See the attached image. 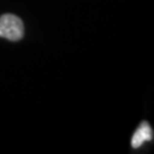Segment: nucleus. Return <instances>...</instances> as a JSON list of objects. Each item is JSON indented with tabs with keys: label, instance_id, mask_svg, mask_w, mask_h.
<instances>
[{
	"label": "nucleus",
	"instance_id": "f03ea898",
	"mask_svg": "<svg viewBox=\"0 0 154 154\" xmlns=\"http://www.w3.org/2000/svg\"><path fill=\"white\" fill-rule=\"evenodd\" d=\"M153 138V130L146 121H143L139 127L137 128L136 132L134 134L131 138V146L134 149H137L139 146H142L144 142H149L152 140Z\"/></svg>",
	"mask_w": 154,
	"mask_h": 154
},
{
	"label": "nucleus",
	"instance_id": "f257e3e1",
	"mask_svg": "<svg viewBox=\"0 0 154 154\" xmlns=\"http://www.w3.org/2000/svg\"><path fill=\"white\" fill-rule=\"evenodd\" d=\"M24 35L22 20L13 14H4L0 16V37L11 41H18Z\"/></svg>",
	"mask_w": 154,
	"mask_h": 154
}]
</instances>
